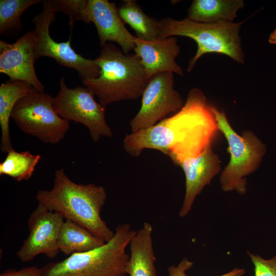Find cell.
I'll return each mask as SVG.
<instances>
[{
  "mask_svg": "<svg viewBox=\"0 0 276 276\" xmlns=\"http://www.w3.org/2000/svg\"><path fill=\"white\" fill-rule=\"evenodd\" d=\"M218 130L211 105L202 91L194 88L178 111L152 127L127 134L123 147L133 157L145 149L158 150L176 165L199 155L212 144Z\"/></svg>",
  "mask_w": 276,
  "mask_h": 276,
  "instance_id": "6da1fadb",
  "label": "cell"
},
{
  "mask_svg": "<svg viewBox=\"0 0 276 276\" xmlns=\"http://www.w3.org/2000/svg\"><path fill=\"white\" fill-rule=\"evenodd\" d=\"M35 197L38 203L85 228L104 242L113 238L114 232L101 216L107 198L103 187L76 183L61 168L55 171L52 189L39 190Z\"/></svg>",
  "mask_w": 276,
  "mask_h": 276,
  "instance_id": "7a4b0ae2",
  "label": "cell"
},
{
  "mask_svg": "<svg viewBox=\"0 0 276 276\" xmlns=\"http://www.w3.org/2000/svg\"><path fill=\"white\" fill-rule=\"evenodd\" d=\"M99 76L82 80L106 107L113 102L134 100L142 96L148 80L139 57L124 53L113 43H106L95 59Z\"/></svg>",
  "mask_w": 276,
  "mask_h": 276,
  "instance_id": "3957f363",
  "label": "cell"
},
{
  "mask_svg": "<svg viewBox=\"0 0 276 276\" xmlns=\"http://www.w3.org/2000/svg\"><path fill=\"white\" fill-rule=\"evenodd\" d=\"M135 232L128 223L120 224L110 241L46 265L41 268L42 276H125L129 258L126 248Z\"/></svg>",
  "mask_w": 276,
  "mask_h": 276,
  "instance_id": "277c9868",
  "label": "cell"
},
{
  "mask_svg": "<svg viewBox=\"0 0 276 276\" xmlns=\"http://www.w3.org/2000/svg\"><path fill=\"white\" fill-rule=\"evenodd\" d=\"M243 22L203 23L188 17L179 20L166 17L158 20L159 38L181 36L196 41L197 50L189 62V72L202 55L210 53L223 54L238 63H244V55L239 35Z\"/></svg>",
  "mask_w": 276,
  "mask_h": 276,
  "instance_id": "5b68a950",
  "label": "cell"
},
{
  "mask_svg": "<svg viewBox=\"0 0 276 276\" xmlns=\"http://www.w3.org/2000/svg\"><path fill=\"white\" fill-rule=\"evenodd\" d=\"M219 130L225 136L230 160L219 177L221 188L225 192L236 191L239 195L247 191L246 177L256 171L266 151V146L251 131L239 135L232 127L223 111L211 105Z\"/></svg>",
  "mask_w": 276,
  "mask_h": 276,
  "instance_id": "8992f818",
  "label": "cell"
},
{
  "mask_svg": "<svg viewBox=\"0 0 276 276\" xmlns=\"http://www.w3.org/2000/svg\"><path fill=\"white\" fill-rule=\"evenodd\" d=\"M54 98L34 88L15 105L11 118L25 133L47 144L59 143L70 128L53 107Z\"/></svg>",
  "mask_w": 276,
  "mask_h": 276,
  "instance_id": "52a82bcc",
  "label": "cell"
},
{
  "mask_svg": "<svg viewBox=\"0 0 276 276\" xmlns=\"http://www.w3.org/2000/svg\"><path fill=\"white\" fill-rule=\"evenodd\" d=\"M59 86L60 90L54 98L53 107L61 118L86 126L95 143L102 137L112 136L105 119L106 107L95 100L94 94L89 88L85 86L69 88L64 77L60 79Z\"/></svg>",
  "mask_w": 276,
  "mask_h": 276,
  "instance_id": "ba28073f",
  "label": "cell"
},
{
  "mask_svg": "<svg viewBox=\"0 0 276 276\" xmlns=\"http://www.w3.org/2000/svg\"><path fill=\"white\" fill-rule=\"evenodd\" d=\"M43 9L32 20L37 35L34 54L36 60L42 57L54 59L59 64L75 70L82 80L98 78L100 68L95 59H87L77 54L71 46V38L58 42L50 34L49 29L56 19V12L50 0L42 1Z\"/></svg>",
  "mask_w": 276,
  "mask_h": 276,
  "instance_id": "9c48e42d",
  "label": "cell"
},
{
  "mask_svg": "<svg viewBox=\"0 0 276 276\" xmlns=\"http://www.w3.org/2000/svg\"><path fill=\"white\" fill-rule=\"evenodd\" d=\"M174 82L172 72L159 73L148 80L140 109L130 121L132 132L152 127L182 107V100L174 88Z\"/></svg>",
  "mask_w": 276,
  "mask_h": 276,
  "instance_id": "30bf717a",
  "label": "cell"
},
{
  "mask_svg": "<svg viewBox=\"0 0 276 276\" xmlns=\"http://www.w3.org/2000/svg\"><path fill=\"white\" fill-rule=\"evenodd\" d=\"M64 220L60 214L38 203L28 219L29 234L16 252L17 258L23 262L31 261L40 254L55 258L60 251L58 240Z\"/></svg>",
  "mask_w": 276,
  "mask_h": 276,
  "instance_id": "8fae6325",
  "label": "cell"
},
{
  "mask_svg": "<svg viewBox=\"0 0 276 276\" xmlns=\"http://www.w3.org/2000/svg\"><path fill=\"white\" fill-rule=\"evenodd\" d=\"M37 38L34 30L29 31L13 43L0 40V73L11 80L26 82L37 90L44 87L38 78L34 66V50Z\"/></svg>",
  "mask_w": 276,
  "mask_h": 276,
  "instance_id": "7c38bea8",
  "label": "cell"
},
{
  "mask_svg": "<svg viewBox=\"0 0 276 276\" xmlns=\"http://www.w3.org/2000/svg\"><path fill=\"white\" fill-rule=\"evenodd\" d=\"M84 22L94 23L102 48L108 42H115L125 54L134 50L135 36L125 27L114 3L107 0H86Z\"/></svg>",
  "mask_w": 276,
  "mask_h": 276,
  "instance_id": "4fadbf2b",
  "label": "cell"
},
{
  "mask_svg": "<svg viewBox=\"0 0 276 276\" xmlns=\"http://www.w3.org/2000/svg\"><path fill=\"white\" fill-rule=\"evenodd\" d=\"M176 165L182 168L186 177V192L178 213V216L183 218L192 210L197 195L210 184L213 178L221 171V168L219 158L214 152L212 144L197 157L183 159Z\"/></svg>",
  "mask_w": 276,
  "mask_h": 276,
  "instance_id": "5bb4252c",
  "label": "cell"
},
{
  "mask_svg": "<svg viewBox=\"0 0 276 276\" xmlns=\"http://www.w3.org/2000/svg\"><path fill=\"white\" fill-rule=\"evenodd\" d=\"M134 42L133 50L140 59L148 80L156 74L165 72L183 76L182 68L175 61L180 51L175 36L152 41L135 37Z\"/></svg>",
  "mask_w": 276,
  "mask_h": 276,
  "instance_id": "9a60e30c",
  "label": "cell"
},
{
  "mask_svg": "<svg viewBox=\"0 0 276 276\" xmlns=\"http://www.w3.org/2000/svg\"><path fill=\"white\" fill-rule=\"evenodd\" d=\"M152 226L144 223L129 243L130 254L126 273L129 276H157L153 247Z\"/></svg>",
  "mask_w": 276,
  "mask_h": 276,
  "instance_id": "2e32d148",
  "label": "cell"
},
{
  "mask_svg": "<svg viewBox=\"0 0 276 276\" xmlns=\"http://www.w3.org/2000/svg\"><path fill=\"white\" fill-rule=\"evenodd\" d=\"M34 88L24 81L10 79L0 86V125L2 131L1 150L8 152L13 149L9 121L17 102Z\"/></svg>",
  "mask_w": 276,
  "mask_h": 276,
  "instance_id": "e0dca14e",
  "label": "cell"
},
{
  "mask_svg": "<svg viewBox=\"0 0 276 276\" xmlns=\"http://www.w3.org/2000/svg\"><path fill=\"white\" fill-rule=\"evenodd\" d=\"M242 0H194L188 10V18L203 23L233 22L237 11L243 8Z\"/></svg>",
  "mask_w": 276,
  "mask_h": 276,
  "instance_id": "ac0fdd59",
  "label": "cell"
},
{
  "mask_svg": "<svg viewBox=\"0 0 276 276\" xmlns=\"http://www.w3.org/2000/svg\"><path fill=\"white\" fill-rule=\"evenodd\" d=\"M118 9L121 20L134 31L136 37L147 41L159 38V20L146 14L136 1H122Z\"/></svg>",
  "mask_w": 276,
  "mask_h": 276,
  "instance_id": "d6986e66",
  "label": "cell"
},
{
  "mask_svg": "<svg viewBox=\"0 0 276 276\" xmlns=\"http://www.w3.org/2000/svg\"><path fill=\"white\" fill-rule=\"evenodd\" d=\"M104 243L89 231L69 220H64L58 240L59 250L68 256L88 251Z\"/></svg>",
  "mask_w": 276,
  "mask_h": 276,
  "instance_id": "ffe728a7",
  "label": "cell"
},
{
  "mask_svg": "<svg viewBox=\"0 0 276 276\" xmlns=\"http://www.w3.org/2000/svg\"><path fill=\"white\" fill-rule=\"evenodd\" d=\"M40 158L39 155L32 154L29 151L18 152L13 149L7 152L6 158L0 163V175L9 176L18 181L28 180Z\"/></svg>",
  "mask_w": 276,
  "mask_h": 276,
  "instance_id": "44dd1931",
  "label": "cell"
},
{
  "mask_svg": "<svg viewBox=\"0 0 276 276\" xmlns=\"http://www.w3.org/2000/svg\"><path fill=\"white\" fill-rule=\"evenodd\" d=\"M40 0H1L0 34L10 36L23 28L22 13L31 6L42 3Z\"/></svg>",
  "mask_w": 276,
  "mask_h": 276,
  "instance_id": "7402d4cb",
  "label": "cell"
},
{
  "mask_svg": "<svg viewBox=\"0 0 276 276\" xmlns=\"http://www.w3.org/2000/svg\"><path fill=\"white\" fill-rule=\"evenodd\" d=\"M56 12H62L69 17V25L73 28L75 21H84L86 0H50Z\"/></svg>",
  "mask_w": 276,
  "mask_h": 276,
  "instance_id": "603a6c76",
  "label": "cell"
},
{
  "mask_svg": "<svg viewBox=\"0 0 276 276\" xmlns=\"http://www.w3.org/2000/svg\"><path fill=\"white\" fill-rule=\"evenodd\" d=\"M254 267V276H276V256L265 259L259 255L247 251Z\"/></svg>",
  "mask_w": 276,
  "mask_h": 276,
  "instance_id": "cb8c5ba5",
  "label": "cell"
},
{
  "mask_svg": "<svg viewBox=\"0 0 276 276\" xmlns=\"http://www.w3.org/2000/svg\"><path fill=\"white\" fill-rule=\"evenodd\" d=\"M194 263L187 258H183L177 265H171L168 268V276H188L186 272L191 269ZM245 270L243 268H235L230 271L220 276H243Z\"/></svg>",
  "mask_w": 276,
  "mask_h": 276,
  "instance_id": "d4e9b609",
  "label": "cell"
},
{
  "mask_svg": "<svg viewBox=\"0 0 276 276\" xmlns=\"http://www.w3.org/2000/svg\"><path fill=\"white\" fill-rule=\"evenodd\" d=\"M0 276H42L41 268L31 266L19 270L9 269L1 273Z\"/></svg>",
  "mask_w": 276,
  "mask_h": 276,
  "instance_id": "484cf974",
  "label": "cell"
},
{
  "mask_svg": "<svg viewBox=\"0 0 276 276\" xmlns=\"http://www.w3.org/2000/svg\"><path fill=\"white\" fill-rule=\"evenodd\" d=\"M268 41L271 44H276V29L270 34Z\"/></svg>",
  "mask_w": 276,
  "mask_h": 276,
  "instance_id": "4316f807",
  "label": "cell"
}]
</instances>
